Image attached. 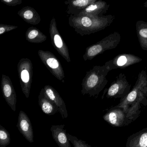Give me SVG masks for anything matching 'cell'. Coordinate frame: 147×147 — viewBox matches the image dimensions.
Returning a JSON list of instances; mask_svg holds the SVG:
<instances>
[{"label":"cell","instance_id":"6da1fadb","mask_svg":"<svg viewBox=\"0 0 147 147\" xmlns=\"http://www.w3.org/2000/svg\"><path fill=\"white\" fill-rule=\"evenodd\" d=\"M115 19L112 15L94 16L80 14L70 16L69 26L81 36L90 35L105 29L111 25Z\"/></svg>","mask_w":147,"mask_h":147},{"label":"cell","instance_id":"7a4b0ae2","mask_svg":"<svg viewBox=\"0 0 147 147\" xmlns=\"http://www.w3.org/2000/svg\"><path fill=\"white\" fill-rule=\"evenodd\" d=\"M111 70L106 64L95 66L86 72L82 80L81 93L91 97L98 96L108 83L106 77Z\"/></svg>","mask_w":147,"mask_h":147},{"label":"cell","instance_id":"3957f363","mask_svg":"<svg viewBox=\"0 0 147 147\" xmlns=\"http://www.w3.org/2000/svg\"><path fill=\"white\" fill-rule=\"evenodd\" d=\"M121 40V35L118 32L111 34L96 44L86 47L85 53L83 55L84 60H91L107 50L115 49Z\"/></svg>","mask_w":147,"mask_h":147},{"label":"cell","instance_id":"277c9868","mask_svg":"<svg viewBox=\"0 0 147 147\" xmlns=\"http://www.w3.org/2000/svg\"><path fill=\"white\" fill-rule=\"evenodd\" d=\"M147 74L142 70L138 76L135 85L128 94L123 99L117 106L128 110L129 107L141 98H146L147 95Z\"/></svg>","mask_w":147,"mask_h":147},{"label":"cell","instance_id":"5b68a950","mask_svg":"<svg viewBox=\"0 0 147 147\" xmlns=\"http://www.w3.org/2000/svg\"><path fill=\"white\" fill-rule=\"evenodd\" d=\"M17 71L22 92L26 98H28L32 82V61L28 58L21 59L17 64Z\"/></svg>","mask_w":147,"mask_h":147},{"label":"cell","instance_id":"8992f818","mask_svg":"<svg viewBox=\"0 0 147 147\" xmlns=\"http://www.w3.org/2000/svg\"><path fill=\"white\" fill-rule=\"evenodd\" d=\"M104 120L114 127L127 126L135 120L129 110L117 106L111 108L103 117Z\"/></svg>","mask_w":147,"mask_h":147},{"label":"cell","instance_id":"52a82bcc","mask_svg":"<svg viewBox=\"0 0 147 147\" xmlns=\"http://www.w3.org/2000/svg\"><path fill=\"white\" fill-rule=\"evenodd\" d=\"M38 54L42 63L51 73L59 81L65 82V73L61 63L54 54L49 51L40 50Z\"/></svg>","mask_w":147,"mask_h":147},{"label":"cell","instance_id":"ba28073f","mask_svg":"<svg viewBox=\"0 0 147 147\" xmlns=\"http://www.w3.org/2000/svg\"><path fill=\"white\" fill-rule=\"evenodd\" d=\"M49 33L52 44L57 51L67 62H71L68 46L58 30L56 19L54 17H53L50 22Z\"/></svg>","mask_w":147,"mask_h":147},{"label":"cell","instance_id":"9c48e42d","mask_svg":"<svg viewBox=\"0 0 147 147\" xmlns=\"http://www.w3.org/2000/svg\"><path fill=\"white\" fill-rule=\"evenodd\" d=\"M131 85L128 82L125 74L121 73L108 89L106 97L123 99L129 93Z\"/></svg>","mask_w":147,"mask_h":147},{"label":"cell","instance_id":"30bf717a","mask_svg":"<svg viewBox=\"0 0 147 147\" xmlns=\"http://www.w3.org/2000/svg\"><path fill=\"white\" fill-rule=\"evenodd\" d=\"M141 58L131 54H118L113 59L105 63L111 70L115 69H124L142 61Z\"/></svg>","mask_w":147,"mask_h":147},{"label":"cell","instance_id":"8fae6325","mask_svg":"<svg viewBox=\"0 0 147 147\" xmlns=\"http://www.w3.org/2000/svg\"><path fill=\"white\" fill-rule=\"evenodd\" d=\"M1 88L3 96L8 105L13 111L16 110L17 96L11 79L8 76L2 74Z\"/></svg>","mask_w":147,"mask_h":147},{"label":"cell","instance_id":"7c38bea8","mask_svg":"<svg viewBox=\"0 0 147 147\" xmlns=\"http://www.w3.org/2000/svg\"><path fill=\"white\" fill-rule=\"evenodd\" d=\"M16 127L28 141L30 143L34 142V133L32 123L27 115L22 110L19 113Z\"/></svg>","mask_w":147,"mask_h":147},{"label":"cell","instance_id":"4fadbf2b","mask_svg":"<svg viewBox=\"0 0 147 147\" xmlns=\"http://www.w3.org/2000/svg\"><path fill=\"white\" fill-rule=\"evenodd\" d=\"M43 89L47 98L57 107L59 112L63 119L67 118L68 114L65 103L57 91L52 86L49 85H45Z\"/></svg>","mask_w":147,"mask_h":147},{"label":"cell","instance_id":"5bb4252c","mask_svg":"<svg viewBox=\"0 0 147 147\" xmlns=\"http://www.w3.org/2000/svg\"><path fill=\"white\" fill-rule=\"evenodd\" d=\"M64 127L65 125L52 126L50 130L53 138L59 147H71Z\"/></svg>","mask_w":147,"mask_h":147},{"label":"cell","instance_id":"9a60e30c","mask_svg":"<svg viewBox=\"0 0 147 147\" xmlns=\"http://www.w3.org/2000/svg\"><path fill=\"white\" fill-rule=\"evenodd\" d=\"M110 5L102 0H97L92 4L86 7L80 14L94 16H102L106 14Z\"/></svg>","mask_w":147,"mask_h":147},{"label":"cell","instance_id":"2e32d148","mask_svg":"<svg viewBox=\"0 0 147 147\" xmlns=\"http://www.w3.org/2000/svg\"><path fill=\"white\" fill-rule=\"evenodd\" d=\"M96 1L97 0H68L64 3L67 6L66 12L71 16L79 14L86 7Z\"/></svg>","mask_w":147,"mask_h":147},{"label":"cell","instance_id":"e0dca14e","mask_svg":"<svg viewBox=\"0 0 147 147\" xmlns=\"http://www.w3.org/2000/svg\"><path fill=\"white\" fill-rule=\"evenodd\" d=\"M38 103L43 113L48 115L55 114L59 111L56 104L47 98L44 89H41L38 96Z\"/></svg>","mask_w":147,"mask_h":147},{"label":"cell","instance_id":"ac0fdd59","mask_svg":"<svg viewBox=\"0 0 147 147\" xmlns=\"http://www.w3.org/2000/svg\"><path fill=\"white\" fill-rule=\"evenodd\" d=\"M25 22L32 25H38L41 21L40 16L33 8L29 6L23 7L17 13Z\"/></svg>","mask_w":147,"mask_h":147},{"label":"cell","instance_id":"d6986e66","mask_svg":"<svg viewBox=\"0 0 147 147\" xmlns=\"http://www.w3.org/2000/svg\"><path fill=\"white\" fill-rule=\"evenodd\" d=\"M147 128L134 134L128 139L126 147H146Z\"/></svg>","mask_w":147,"mask_h":147},{"label":"cell","instance_id":"ffe728a7","mask_svg":"<svg viewBox=\"0 0 147 147\" xmlns=\"http://www.w3.org/2000/svg\"><path fill=\"white\" fill-rule=\"evenodd\" d=\"M136 34L142 50L147 51V22L143 20L136 22Z\"/></svg>","mask_w":147,"mask_h":147},{"label":"cell","instance_id":"44dd1931","mask_svg":"<svg viewBox=\"0 0 147 147\" xmlns=\"http://www.w3.org/2000/svg\"><path fill=\"white\" fill-rule=\"evenodd\" d=\"M26 39L32 43H41L45 42L47 37L39 29L34 27L28 28L26 33Z\"/></svg>","mask_w":147,"mask_h":147},{"label":"cell","instance_id":"7402d4cb","mask_svg":"<svg viewBox=\"0 0 147 147\" xmlns=\"http://www.w3.org/2000/svg\"><path fill=\"white\" fill-rule=\"evenodd\" d=\"M11 139L9 133L0 124V147H6L10 144Z\"/></svg>","mask_w":147,"mask_h":147},{"label":"cell","instance_id":"603a6c76","mask_svg":"<svg viewBox=\"0 0 147 147\" xmlns=\"http://www.w3.org/2000/svg\"><path fill=\"white\" fill-rule=\"evenodd\" d=\"M67 135L70 142L72 143L74 147H92L85 142L79 140L76 136H73L69 133H67Z\"/></svg>","mask_w":147,"mask_h":147},{"label":"cell","instance_id":"cb8c5ba5","mask_svg":"<svg viewBox=\"0 0 147 147\" xmlns=\"http://www.w3.org/2000/svg\"><path fill=\"white\" fill-rule=\"evenodd\" d=\"M17 28L18 26H16L7 25V24H0V35L16 29Z\"/></svg>","mask_w":147,"mask_h":147},{"label":"cell","instance_id":"d4e9b609","mask_svg":"<svg viewBox=\"0 0 147 147\" xmlns=\"http://www.w3.org/2000/svg\"><path fill=\"white\" fill-rule=\"evenodd\" d=\"M1 1L7 6L12 7L20 5L22 3V0H1Z\"/></svg>","mask_w":147,"mask_h":147},{"label":"cell","instance_id":"484cf974","mask_svg":"<svg viewBox=\"0 0 147 147\" xmlns=\"http://www.w3.org/2000/svg\"><path fill=\"white\" fill-rule=\"evenodd\" d=\"M144 6L145 7L147 8V1L144 3Z\"/></svg>","mask_w":147,"mask_h":147},{"label":"cell","instance_id":"4316f807","mask_svg":"<svg viewBox=\"0 0 147 147\" xmlns=\"http://www.w3.org/2000/svg\"></svg>","mask_w":147,"mask_h":147},{"label":"cell","instance_id":"83f0119b","mask_svg":"<svg viewBox=\"0 0 147 147\" xmlns=\"http://www.w3.org/2000/svg\"><path fill=\"white\" fill-rule=\"evenodd\" d=\"M146 147H147V146Z\"/></svg>","mask_w":147,"mask_h":147}]
</instances>
